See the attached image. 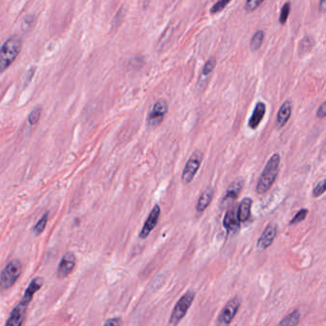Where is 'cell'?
Returning <instances> with one entry per match:
<instances>
[{"label":"cell","mask_w":326,"mask_h":326,"mask_svg":"<svg viewBox=\"0 0 326 326\" xmlns=\"http://www.w3.org/2000/svg\"><path fill=\"white\" fill-rule=\"evenodd\" d=\"M313 45H314V40H313V38L312 37H308V36H306V37H304L301 41H300V47H299V51H300V53H306V52H308V51H310V49L313 47Z\"/></svg>","instance_id":"obj_22"},{"label":"cell","mask_w":326,"mask_h":326,"mask_svg":"<svg viewBox=\"0 0 326 326\" xmlns=\"http://www.w3.org/2000/svg\"><path fill=\"white\" fill-rule=\"evenodd\" d=\"M326 115V105L323 102L320 106H318L317 110V117L318 119H323Z\"/></svg>","instance_id":"obj_30"},{"label":"cell","mask_w":326,"mask_h":326,"mask_svg":"<svg viewBox=\"0 0 326 326\" xmlns=\"http://www.w3.org/2000/svg\"><path fill=\"white\" fill-rule=\"evenodd\" d=\"M213 197V190L212 187H208L203 191L202 194L200 195L197 204H196V211L202 212L210 206Z\"/></svg>","instance_id":"obj_16"},{"label":"cell","mask_w":326,"mask_h":326,"mask_svg":"<svg viewBox=\"0 0 326 326\" xmlns=\"http://www.w3.org/2000/svg\"><path fill=\"white\" fill-rule=\"evenodd\" d=\"M280 163L281 156L278 153H274L268 160L256 185L257 194H266L272 188L280 172Z\"/></svg>","instance_id":"obj_1"},{"label":"cell","mask_w":326,"mask_h":326,"mask_svg":"<svg viewBox=\"0 0 326 326\" xmlns=\"http://www.w3.org/2000/svg\"><path fill=\"white\" fill-rule=\"evenodd\" d=\"M325 193V180L322 179L321 181H319L317 183V185L314 187V190H313V196L315 198L317 197H319L321 196L322 194Z\"/></svg>","instance_id":"obj_27"},{"label":"cell","mask_w":326,"mask_h":326,"mask_svg":"<svg viewBox=\"0 0 326 326\" xmlns=\"http://www.w3.org/2000/svg\"><path fill=\"white\" fill-rule=\"evenodd\" d=\"M76 263H77V257L74 253L67 252L66 254H64L58 267V272H57L58 277L63 280L66 276H68L74 271Z\"/></svg>","instance_id":"obj_9"},{"label":"cell","mask_w":326,"mask_h":326,"mask_svg":"<svg viewBox=\"0 0 326 326\" xmlns=\"http://www.w3.org/2000/svg\"><path fill=\"white\" fill-rule=\"evenodd\" d=\"M300 312L298 310H294L292 313L282 319L278 323V326H297L300 322Z\"/></svg>","instance_id":"obj_18"},{"label":"cell","mask_w":326,"mask_h":326,"mask_svg":"<svg viewBox=\"0 0 326 326\" xmlns=\"http://www.w3.org/2000/svg\"><path fill=\"white\" fill-rule=\"evenodd\" d=\"M22 40L18 36L8 38L0 48V73L6 70L18 58L21 51Z\"/></svg>","instance_id":"obj_2"},{"label":"cell","mask_w":326,"mask_h":326,"mask_svg":"<svg viewBox=\"0 0 326 326\" xmlns=\"http://www.w3.org/2000/svg\"><path fill=\"white\" fill-rule=\"evenodd\" d=\"M229 0H220V1H217L215 2L213 5H212V8H211V14L212 15H215L217 13H219L221 11H223L224 8L229 5Z\"/></svg>","instance_id":"obj_26"},{"label":"cell","mask_w":326,"mask_h":326,"mask_svg":"<svg viewBox=\"0 0 326 326\" xmlns=\"http://www.w3.org/2000/svg\"><path fill=\"white\" fill-rule=\"evenodd\" d=\"M28 306H29L28 302L20 300L18 305L15 306L11 311L5 326H22L26 317Z\"/></svg>","instance_id":"obj_8"},{"label":"cell","mask_w":326,"mask_h":326,"mask_svg":"<svg viewBox=\"0 0 326 326\" xmlns=\"http://www.w3.org/2000/svg\"><path fill=\"white\" fill-rule=\"evenodd\" d=\"M265 33L263 30H258L253 35L251 42H250V47L253 52H256L257 50L260 49L263 39H264Z\"/></svg>","instance_id":"obj_19"},{"label":"cell","mask_w":326,"mask_h":326,"mask_svg":"<svg viewBox=\"0 0 326 326\" xmlns=\"http://www.w3.org/2000/svg\"><path fill=\"white\" fill-rule=\"evenodd\" d=\"M160 213H161L160 207H159L158 205L154 206V208L150 212L148 219L145 222L144 227L142 228L141 231H140V238L145 239V238H147L150 236V232L154 229V228L157 225V223H158Z\"/></svg>","instance_id":"obj_11"},{"label":"cell","mask_w":326,"mask_h":326,"mask_svg":"<svg viewBox=\"0 0 326 326\" xmlns=\"http://www.w3.org/2000/svg\"><path fill=\"white\" fill-rule=\"evenodd\" d=\"M168 103L161 99L155 102L148 116V124L150 127H156L162 123L165 115L168 112Z\"/></svg>","instance_id":"obj_7"},{"label":"cell","mask_w":326,"mask_h":326,"mask_svg":"<svg viewBox=\"0 0 326 326\" xmlns=\"http://www.w3.org/2000/svg\"><path fill=\"white\" fill-rule=\"evenodd\" d=\"M276 234H277V226L275 224H269L263 230L261 237L257 240V243H256L257 249L260 251H263L267 248L270 247L276 237Z\"/></svg>","instance_id":"obj_10"},{"label":"cell","mask_w":326,"mask_h":326,"mask_svg":"<svg viewBox=\"0 0 326 326\" xmlns=\"http://www.w3.org/2000/svg\"><path fill=\"white\" fill-rule=\"evenodd\" d=\"M216 65V60L214 58H211L208 62L205 63L203 67L202 75L204 77H208L212 73L213 69L215 68Z\"/></svg>","instance_id":"obj_23"},{"label":"cell","mask_w":326,"mask_h":326,"mask_svg":"<svg viewBox=\"0 0 326 326\" xmlns=\"http://www.w3.org/2000/svg\"><path fill=\"white\" fill-rule=\"evenodd\" d=\"M122 325V318L121 317H112L107 319L105 324L103 326H121Z\"/></svg>","instance_id":"obj_29"},{"label":"cell","mask_w":326,"mask_h":326,"mask_svg":"<svg viewBox=\"0 0 326 326\" xmlns=\"http://www.w3.org/2000/svg\"><path fill=\"white\" fill-rule=\"evenodd\" d=\"M318 10H319V12H320V13H324V12H325V10H326L325 1H323V0H321V1H319V4H318Z\"/></svg>","instance_id":"obj_31"},{"label":"cell","mask_w":326,"mask_h":326,"mask_svg":"<svg viewBox=\"0 0 326 326\" xmlns=\"http://www.w3.org/2000/svg\"><path fill=\"white\" fill-rule=\"evenodd\" d=\"M223 225L229 234L235 235L238 232L240 229V222L238 220L237 209L230 208L227 211L223 219Z\"/></svg>","instance_id":"obj_12"},{"label":"cell","mask_w":326,"mask_h":326,"mask_svg":"<svg viewBox=\"0 0 326 326\" xmlns=\"http://www.w3.org/2000/svg\"><path fill=\"white\" fill-rule=\"evenodd\" d=\"M261 4H263V0H248L245 4V10L247 11L248 13L254 12Z\"/></svg>","instance_id":"obj_28"},{"label":"cell","mask_w":326,"mask_h":326,"mask_svg":"<svg viewBox=\"0 0 326 326\" xmlns=\"http://www.w3.org/2000/svg\"><path fill=\"white\" fill-rule=\"evenodd\" d=\"M308 214V210L307 209H301L300 212H298L290 221V225H296L299 224L300 222L304 220Z\"/></svg>","instance_id":"obj_25"},{"label":"cell","mask_w":326,"mask_h":326,"mask_svg":"<svg viewBox=\"0 0 326 326\" xmlns=\"http://www.w3.org/2000/svg\"><path fill=\"white\" fill-rule=\"evenodd\" d=\"M243 187V182L241 180H237L234 181L230 185H229L226 195L222 201V208H228L229 206L232 205V203L236 201V199L238 198V194L240 193L241 189Z\"/></svg>","instance_id":"obj_13"},{"label":"cell","mask_w":326,"mask_h":326,"mask_svg":"<svg viewBox=\"0 0 326 326\" xmlns=\"http://www.w3.org/2000/svg\"><path fill=\"white\" fill-rule=\"evenodd\" d=\"M194 297H195V295H194V292L189 291L187 292L185 295L178 300L176 305L174 306V308L171 312V315H170V318H169L170 325H178V323L184 318L188 310L193 304Z\"/></svg>","instance_id":"obj_4"},{"label":"cell","mask_w":326,"mask_h":326,"mask_svg":"<svg viewBox=\"0 0 326 326\" xmlns=\"http://www.w3.org/2000/svg\"><path fill=\"white\" fill-rule=\"evenodd\" d=\"M40 116H41V108L40 107H36L28 116V122H29V124H37V122L40 119Z\"/></svg>","instance_id":"obj_24"},{"label":"cell","mask_w":326,"mask_h":326,"mask_svg":"<svg viewBox=\"0 0 326 326\" xmlns=\"http://www.w3.org/2000/svg\"><path fill=\"white\" fill-rule=\"evenodd\" d=\"M48 217H49V213L45 212L44 214L39 218V220L35 223V225L33 228V232L35 236H39L43 232V230L46 228L47 222H48Z\"/></svg>","instance_id":"obj_20"},{"label":"cell","mask_w":326,"mask_h":326,"mask_svg":"<svg viewBox=\"0 0 326 326\" xmlns=\"http://www.w3.org/2000/svg\"><path fill=\"white\" fill-rule=\"evenodd\" d=\"M253 200L249 197H245L238 207L237 212H238V218L239 222H246L249 219L251 215V208H252Z\"/></svg>","instance_id":"obj_17"},{"label":"cell","mask_w":326,"mask_h":326,"mask_svg":"<svg viewBox=\"0 0 326 326\" xmlns=\"http://www.w3.org/2000/svg\"><path fill=\"white\" fill-rule=\"evenodd\" d=\"M291 101L290 100H286L282 104L281 108L278 109V112H277V116H276V125H277V128H282L285 124H287V122L291 118Z\"/></svg>","instance_id":"obj_15"},{"label":"cell","mask_w":326,"mask_h":326,"mask_svg":"<svg viewBox=\"0 0 326 326\" xmlns=\"http://www.w3.org/2000/svg\"><path fill=\"white\" fill-rule=\"evenodd\" d=\"M203 160V153L200 150H195L192 156L185 163V168L182 173V181L188 185L191 184L198 172Z\"/></svg>","instance_id":"obj_5"},{"label":"cell","mask_w":326,"mask_h":326,"mask_svg":"<svg viewBox=\"0 0 326 326\" xmlns=\"http://www.w3.org/2000/svg\"><path fill=\"white\" fill-rule=\"evenodd\" d=\"M22 271L21 261L15 258L12 259L0 273V288L2 290H7L15 285L18 282Z\"/></svg>","instance_id":"obj_3"},{"label":"cell","mask_w":326,"mask_h":326,"mask_svg":"<svg viewBox=\"0 0 326 326\" xmlns=\"http://www.w3.org/2000/svg\"><path fill=\"white\" fill-rule=\"evenodd\" d=\"M240 306V300L238 298H234L222 309L219 316L216 320L217 326H229L234 320Z\"/></svg>","instance_id":"obj_6"},{"label":"cell","mask_w":326,"mask_h":326,"mask_svg":"<svg viewBox=\"0 0 326 326\" xmlns=\"http://www.w3.org/2000/svg\"><path fill=\"white\" fill-rule=\"evenodd\" d=\"M265 113H266V105L263 102H258L253 111V114L249 119V123H248L249 127L252 129H256L259 126L261 121L263 120Z\"/></svg>","instance_id":"obj_14"},{"label":"cell","mask_w":326,"mask_h":326,"mask_svg":"<svg viewBox=\"0 0 326 326\" xmlns=\"http://www.w3.org/2000/svg\"><path fill=\"white\" fill-rule=\"evenodd\" d=\"M291 11V2H285L282 6V11H281V16H280V23L281 24H285L287 19L289 18Z\"/></svg>","instance_id":"obj_21"}]
</instances>
